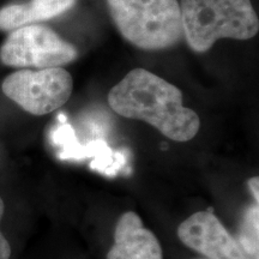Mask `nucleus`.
Wrapping results in <instances>:
<instances>
[{
  "instance_id": "f257e3e1",
  "label": "nucleus",
  "mask_w": 259,
  "mask_h": 259,
  "mask_svg": "<svg viewBox=\"0 0 259 259\" xmlns=\"http://www.w3.org/2000/svg\"><path fill=\"white\" fill-rule=\"evenodd\" d=\"M108 105L116 114L148 122L174 142H189L200 128L198 114L184 106L181 90L142 67L113 87Z\"/></svg>"
},
{
  "instance_id": "f03ea898",
  "label": "nucleus",
  "mask_w": 259,
  "mask_h": 259,
  "mask_svg": "<svg viewBox=\"0 0 259 259\" xmlns=\"http://www.w3.org/2000/svg\"><path fill=\"white\" fill-rule=\"evenodd\" d=\"M184 37L190 48L205 53L221 38L246 41L259 31L251 0H181Z\"/></svg>"
},
{
  "instance_id": "7ed1b4c3",
  "label": "nucleus",
  "mask_w": 259,
  "mask_h": 259,
  "mask_svg": "<svg viewBox=\"0 0 259 259\" xmlns=\"http://www.w3.org/2000/svg\"><path fill=\"white\" fill-rule=\"evenodd\" d=\"M107 6L121 36L139 50H168L183 40L178 0H107Z\"/></svg>"
},
{
  "instance_id": "20e7f679",
  "label": "nucleus",
  "mask_w": 259,
  "mask_h": 259,
  "mask_svg": "<svg viewBox=\"0 0 259 259\" xmlns=\"http://www.w3.org/2000/svg\"><path fill=\"white\" fill-rule=\"evenodd\" d=\"M2 90L24 112L42 116L53 113L69 101L73 79L63 67L21 69L3 80Z\"/></svg>"
},
{
  "instance_id": "39448f33",
  "label": "nucleus",
  "mask_w": 259,
  "mask_h": 259,
  "mask_svg": "<svg viewBox=\"0 0 259 259\" xmlns=\"http://www.w3.org/2000/svg\"><path fill=\"white\" fill-rule=\"evenodd\" d=\"M78 51L45 25L30 24L11 31L0 48V60L17 69H50L72 63Z\"/></svg>"
},
{
  "instance_id": "423d86ee",
  "label": "nucleus",
  "mask_w": 259,
  "mask_h": 259,
  "mask_svg": "<svg viewBox=\"0 0 259 259\" xmlns=\"http://www.w3.org/2000/svg\"><path fill=\"white\" fill-rule=\"evenodd\" d=\"M178 238L208 259H251L210 208L197 211L180 223Z\"/></svg>"
},
{
  "instance_id": "0eeeda50",
  "label": "nucleus",
  "mask_w": 259,
  "mask_h": 259,
  "mask_svg": "<svg viewBox=\"0 0 259 259\" xmlns=\"http://www.w3.org/2000/svg\"><path fill=\"white\" fill-rule=\"evenodd\" d=\"M107 259H163V254L156 235L145 228L139 215L126 211L116 222Z\"/></svg>"
},
{
  "instance_id": "6e6552de",
  "label": "nucleus",
  "mask_w": 259,
  "mask_h": 259,
  "mask_svg": "<svg viewBox=\"0 0 259 259\" xmlns=\"http://www.w3.org/2000/svg\"><path fill=\"white\" fill-rule=\"evenodd\" d=\"M77 0H31L0 9V30L12 31L24 25L50 21L72 9Z\"/></svg>"
},
{
  "instance_id": "1a4fd4ad",
  "label": "nucleus",
  "mask_w": 259,
  "mask_h": 259,
  "mask_svg": "<svg viewBox=\"0 0 259 259\" xmlns=\"http://www.w3.org/2000/svg\"><path fill=\"white\" fill-rule=\"evenodd\" d=\"M259 203H254L246 210L240 225L239 240L241 248L251 259L259 258Z\"/></svg>"
},
{
  "instance_id": "9d476101",
  "label": "nucleus",
  "mask_w": 259,
  "mask_h": 259,
  "mask_svg": "<svg viewBox=\"0 0 259 259\" xmlns=\"http://www.w3.org/2000/svg\"><path fill=\"white\" fill-rule=\"evenodd\" d=\"M6 213H8V202L4 194L0 192V259H12L15 252L12 241L10 240L5 231Z\"/></svg>"
},
{
  "instance_id": "9b49d317",
  "label": "nucleus",
  "mask_w": 259,
  "mask_h": 259,
  "mask_svg": "<svg viewBox=\"0 0 259 259\" xmlns=\"http://www.w3.org/2000/svg\"><path fill=\"white\" fill-rule=\"evenodd\" d=\"M247 187L251 191L255 203H259V178L253 177L247 180Z\"/></svg>"
}]
</instances>
